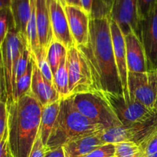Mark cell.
I'll use <instances>...</instances> for the list:
<instances>
[{
  "mask_svg": "<svg viewBox=\"0 0 157 157\" xmlns=\"http://www.w3.org/2000/svg\"><path fill=\"white\" fill-rule=\"evenodd\" d=\"M114 154L115 145L107 144L98 147L84 157H114Z\"/></svg>",
  "mask_w": 157,
  "mask_h": 157,
  "instance_id": "obj_32",
  "label": "cell"
},
{
  "mask_svg": "<svg viewBox=\"0 0 157 157\" xmlns=\"http://www.w3.org/2000/svg\"><path fill=\"white\" fill-rule=\"evenodd\" d=\"M67 48L56 39H54L48 46L47 49V59L52 68L53 76L62 60L67 57Z\"/></svg>",
  "mask_w": 157,
  "mask_h": 157,
  "instance_id": "obj_22",
  "label": "cell"
},
{
  "mask_svg": "<svg viewBox=\"0 0 157 157\" xmlns=\"http://www.w3.org/2000/svg\"><path fill=\"white\" fill-rule=\"evenodd\" d=\"M1 143V153H0V157H14L12 154L10 148H9L8 140H2Z\"/></svg>",
  "mask_w": 157,
  "mask_h": 157,
  "instance_id": "obj_35",
  "label": "cell"
},
{
  "mask_svg": "<svg viewBox=\"0 0 157 157\" xmlns=\"http://www.w3.org/2000/svg\"><path fill=\"white\" fill-rule=\"evenodd\" d=\"M156 111L157 113V87H156Z\"/></svg>",
  "mask_w": 157,
  "mask_h": 157,
  "instance_id": "obj_39",
  "label": "cell"
},
{
  "mask_svg": "<svg viewBox=\"0 0 157 157\" xmlns=\"http://www.w3.org/2000/svg\"><path fill=\"white\" fill-rule=\"evenodd\" d=\"M145 50L150 71L157 69V6L140 21L139 34Z\"/></svg>",
  "mask_w": 157,
  "mask_h": 157,
  "instance_id": "obj_11",
  "label": "cell"
},
{
  "mask_svg": "<svg viewBox=\"0 0 157 157\" xmlns=\"http://www.w3.org/2000/svg\"><path fill=\"white\" fill-rule=\"evenodd\" d=\"M32 58V53L30 52V49L28 47V44L25 45L21 51L18 60L15 64L13 71V90H15L16 83L20 78H21L23 75L25 73L26 70L29 66V61Z\"/></svg>",
  "mask_w": 157,
  "mask_h": 157,
  "instance_id": "obj_25",
  "label": "cell"
},
{
  "mask_svg": "<svg viewBox=\"0 0 157 157\" xmlns=\"http://www.w3.org/2000/svg\"><path fill=\"white\" fill-rule=\"evenodd\" d=\"M82 9L90 19L110 17V8L104 0H81Z\"/></svg>",
  "mask_w": 157,
  "mask_h": 157,
  "instance_id": "obj_23",
  "label": "cell"
},
{
  "mask_svg": "<svg viewBox=\"0 0 157 157\" xmlns=\"http://www.w3.org/2000/svg\"><path fill=\"white\" fill-rule=\"evenodd\" d=\"M60 104L61 101L42 107L38 136L41 137L42 143L45 147L58 118L60 110Z\"/></svg>",
  "mask_w": 157,
  "mask_h": 157,
  "instance_id": "obj_19",
  "label": "cell"
},
{
  "mask_svg": "<svg viewBox=\"0 0 157 157\" xmlns=\"http://www.w3.org/2000/svg\"><path fill=\"white\" fill-rule=\"evenodd\" d=\"M29 94L33 96L42 105V107L61 100L59 94L58 93L53 84L48 82L41 75L35 61H34L33 75H32V81Z\"/></svg>",
  "mask_w": 157,
  "mask_h": 157,
  "instance_id": "obj_16",
  "label": "cell"
},
{
  "mask_svg": "<svg viewBox=\"0 0 157 157\" xmlns=\"http://www.w3.org/2000/svg\"><path fill=\"white\" fill-rule=\"evenodd\" d=\"M106 3L109 6V7L110 8V6H111V2H112V0H104Z\"/></svg>",
  "mask_w": 157,
  "mask_h": 157,
  "instance_id": "obj_38",
  "label": "cell"
},
{
  "mask_svg": "<svg viewBox=\"0 0 157 157\" xmlns=\"http://www.w3.org/2000/svg\"><path fill=\"white\" fill-rule=\"evenodd\" d=\"M114 145V157H144L140 146L136 143L121 142Z\"/></svg>",
  "mask_w": 157,
  "mask_h": 157,
  "instance_id": "obj_26",
  "label": "cell"
},
{
  "mask_svg": "<svg viewBox=\"0 0 157 157\" xmlns=\"http://www.w3.org/2000/svg\"><path fill=\"white\" fill-rule=\"evenodd\" d=\"M156 87L157 69L146 73L128 72L130 99L139 101L153 111H156Z\"/></svg>",
  "mask_w": 157,
  "mask_h": 157,
  "instance_id": "obj_8",
  "label": "cell"
},
{
  "mask_svg": "<svg viewBox=\"0 0 157 157\" xmlns=\"http://www.w3.org/2000/svg\"><path fill=\"white\" fill-rule=\"evenodd\" d=\"M110 17L116 21L124 35L139 34L138 0H112Z\"/></svg>",
  "mask_w": 157,
  "mask_h": 157,
  "instance_id": "obj_10",
  "label": "cell"
},
{
  "mask_svg": "<svg viewBox=\"0 0 157 157\" xmlns=\"http://www.w3.org/2000/svg\"><path fill=\"white\" fill-rule=\"evenodd\" d=\"M64 9L75 45H85L89 38L90 16L81 7L67 5Z\"/></svg>",
  "mask_w": 157,
  "mask_h": 157,
  "instance_id": "obj_14",
  "label": "cell"
},
{
  "mask_svg": "<svg viewBox=\"0 0 157 157\" xmlns=\"http://www.w3.org/2000/svg\"><path fill=\"white\" fill-rule=\"evenodd\" d=\"M67 69L70 97L77 94L95 91L89 66L77 45L67 49Z\"/></svg>",
  "mask_w": 157,
  "mask_h": 157,
  "instance_id": "obj_7",
  "label": "cell"
},
{
  "mask_svg": "<svg viewBox=\"0 0 157 157\" xmlns=\"http://www.w3.org/2000/svg\"><path fill=\"white\" fill-rule=\"evenodd\" d=\"M33 64L34 60L32 57L25 73L17 81L14 90V101H17L19 98L29 94L30 91L33 75Z\"/></svg>",
  "mask_w": 157,
  "mask_h": 157,
  "instance_id": "obj_24",
  "label": "cell"
},
{
  "mask_svg": "<svg viewBox=\"0 0 157 157\" xmlns=\"http://www.w3.org/2000/svg\"><path fill=\"white\" fill-rule=\"evenodd\" d=\"M45 157H66L63 147L52 150H47Z\"/></svg>",
  "mask_w": 157,
  "mask_h": 157,
  "instance_id": "obj_34",
  "label": "cell"
},
{
  "mask_svg": "<svg viewBox=\"0 0 157 157\" xmlns=\"http://www.w3.org/2000/svg\"><path fill=\"white\" fill-rule=\"evenodd\" d=\"M53 84L61 99L70 97L69 93V79L67 69V57L62 60L58 69L53 76Z\"/></svg>",
  "mask_w": 157,
  "mask_h": 157,
  "instance_id": "obj_21",
  "label": "cell"
},
{
  "mask_svg": "<svg viewBox=\"0 0 157 157\" xmlns=\"http://www.w3.org/2000/svg\"><path fill=\"white\" fill-rule=\"evenodd\" d=\"M104 144L100 137V133H97L71 141L63 148L66 157H84Z\"/></svg>",
  "mask_w": 157,
  "mask_h": 157,
  "instance_id": "obj_18",
  "label": "cell"
},
{
  "mask_svg": "<svg viewBox=\"0 0 157 157\" xmlns=\"http://www.w3.org/2000/svg\"><path fill=\"white\" fill-rule=\"evenodd\" d=\"M99 92L123 126L146 124L157 117L156 111L150 110L136 100L125 98L124 94Z\"/></svg>",
  "mask_w": 157,
  "mask_h": 157,
  "instance_id": "obj_5",
  "label": "cell"
},
{
  "mask_svg": "<svg viewBox=\"0 0 157 157\" xmlns=\"http://www.w3.org/2000/svg\"><path fill=\"white\" fill-rule=\"evenodd\" d=\"M9 110L7 103L1 102L0 107V141L8 140L9 138Z\"/></svg>",
  "mask_w": 157,
  "mask_h": 157,
  "instance_id": "obj_30",
  "label": "cell"
},
{
  "mask_svg": "<svg viewBox=\"0 0 157 157\" xmlns=\"http://www.w3.org/2000/svg\"><path fill=\"white\" fill-rule=\"evenodd\" d=\"M105 130L83 116L75 107L72 96L61 100L60 110L51 136L46 145L47 150L64 147L68 143Z\"/></svg>",
  "mask_w": 157,
  "mask_h": 157,
  "instance_id": "obj_3",
  "label": "cell"
},
{
  "mask_svg": "<svg viewBox=\"0 0 157 157\" xmlns=\"http://www.w3.org/2000/svg\"><path fill=\"white\" fill-rule=\"evenodd\" d=\"M157 6V0H138V16L140 21L147 18Z\"/></svg>",
  "mask_w": 157,
  "mask_h": 157,
  "instance_id": "obj_31",
  "label": "cell"
},
{
  "mask_svg": "<svg viewBox=\"0 0 157 157\" xmlns=\"http://www.w3.org/2000/svg\"><path fill=\"white\" fill-rule=\"evenodd\" d=\"M42 107L29 93L8 105V143L14 157L30 155L38 137Z\"/></svg>",
  "mask_w": 157,
  "mask_h": 157,
  "instance_id": "obj_2",
  "label": "cell"
},
{
  "mask_svg": "<svg viewBox=\"0 0 157 157\" xmlns=\"http://www.w3.org/2000/svg\"><path fill=\"white\" fill-rule=\"evenodd\" d=\"M64 6H75L82 8L81 0H61Z\"/></svg>",
  "mask_w": 157,
  "mask_h": 157,
  "instance_id": "obj_36",
  "label": "cell"
},
{
  "mask_svg": "<svg viewBox=\"0 0 157 157\" xmlns=\"http://www.w3.org/2000/svg\"><path fill=\"white\" fill-rule=\"evenodd\" d=\"M0 43L2 44L9 29L14 25V19L10 8H4L0 9Z\"/></svg>",
  "mask_w": 157,
  "mask_h": 157,
  "instance_id": "obj_28",
  "label": "cell"
},
{
  "mask_svg": "<svg viewBox=\"0 0 157 157\" xmlns=\"http://www.w3.org/2000/svg\"><path fill=\"white\" fill-rule=\"evenodd\" d=\"M110 31L113 41L115 60L122 83L124 96L125 98H130L128 89V66L127 59L125 35L120 29L117 23L110 18Z\"/></svg>",
  "mask_w": 157,
  "mask_h": 157,
  "instance_id": "obj_13",
  "label": "cell"
},
{
  "mask_svg": "<svg viewBox=\"0 0 157 157\" xmlns=\"http://www.w3.org/2000/svg\"><path fill=\"white\" fill-rule=\"evenodd\" d=\"M128 72L146 73L150 71L145 50L141 40L135 32L125 35Z\"/></svg>",
  "mask_w": 157,
  "mask_h": 157,
  "instance_id": "obj_15",
  "label": "cell"
},
{
  "mask_svg": "<svg viewBox=\"0 0 157 157\" xmlns=\"http://www.w3.org/2000/svg\"><path fill=\"white\" fill-rule=\"evenodd\" d=\"M157 130V117L146 124L133 126H118L105 129L100 137L105 144L121 142H133L140 145Z\"/></svg>",
  "mask_w": 157,
  "mask_h": 157,
  "instance_id": "obj_9",
  "label": "cell"
},
{
  "mask_svg": "<svg viewBox=\"0 0 157 157\" xmlns=\"http://www.w3.org/2000/svg\"><path fill=\"white\" fill-rule=\"evenodd\" d=\"M25 37L15 27L9 29L6 39L1 44V71L3 72L7 90V104L14 102L13 71L15 64L24 47L27 45Z\"/></svg>",
  "mask_w": 157,
  "mask_h": 157,
  "instance_id": "obj_6",
  "label": "cell"
},
{
  "mask_svg": "<svg viewBox=\"0 0 157 157\" xmlns=\"http://www.w3.org/2000/svg\"><path fill=\"white\" fill-rule=\"evenodd\" d=\"M72 98L77 110L92 122L104 126L105 129L122 126L99 91L77 94Z\"/></svg>",
  "mask_w": 157,
  "mask_h": 157,
  "instance_id": "obj_4",
  "label": "cell"
},
{
  "mask_svg": "<svg viewBox=\"0 0 157 157\" xmlns=\"http://www.w3.org/2000/svg\"><path fill=\"white\" fill-rule=\"evenodd\" d=\"M11 0H0V9L4 8H10Z\"/></svg>",
  "mask_w": 157,
  "mask_h": 157,
  "instance_id": "obj_37",
  "label": "cell"
},
{
  "mask_svg": "<svg viewBox=\"0 0 157 157\" xmlns=\"http://www.w3.org/2000/svg\"><path fill=\"white\" fill-rule=\"evenodd\" d=\"M10 9L15 29L26 38L27 25L31 15V0H11Z\"/></svg>",
  "mask_w": 157,
  "mask_h": 157,
  "instance_id": "obj_20",
  "label": "cell"
},
{
  "mask_svg": "<svg viewBox=\"0 0 157 157\" xmlns=\"http://www.w3.org/2000/svg\"><path fill=\"white\" fill-rule=\"evenodd\" d=\"M46 151H47L46 147L44 145L41 137L38 134V137L34 144L29 157H45Z\"/></svg>",
  "mask_w": 157,
  "mask_h": 157,
  "instance_id": "obj_33",
  "label": "cell"
},
{
  "mask_svg": "<svg viewBox=\"0 0 157 157\" xmlns=\"http://www.w3.org/2000/svg\"><path fill=\"white\" fill-rule=\"evenodd\" d=\"M35 6L40 48L47 50L52 41L55 39L48 0H35Z\"/></svg>",
  "mask_w": 157,
  "mask_h": 157,
  "instance_id": "obj_17",
  "label": "cell"
},
{
  "mask_svg": "<svg viewBox=\"0 0 157 157\" xmlns=\"http://www.w3.org/2000/svg\"><path fill=\"white\" fill-rule=\"evenodd\" d=\"M89 38L78 46L91 73L95 91L124 94L113 52L110 17L90 20Z\"/></svg>",
  "mask_w": 157,
  "mask_h": 157,
  "instance_id": "obj_1",
  "label": "cell"
},
{
  "mask_svg": "<svg viewBox=\"0 0 157 157\" xmlns=\"http://www.w3.org/2000/svg\"><path fill=\"white\" fill-rule=\"evenodd\" d=\"M140 146L144 157H157V130Z\"/></svg>",
  "mask_w": 157,
  "mask_h": 157,
  "instance_id": "obj_29",
  "label": "cell"
},
{
  "mask_svg": "<svg viewBox=\"0 0 157 157\" xmlns=\"http://www.w3.org/2000/svg\"><path fill=\"white\" fill-rule=\"evenodd\" d=\"M54 37L67 49L75 45L71 34L64 5L61 0H48Z\"/></svg>",
  "mask_w": 157,
  "mask_h": 157,
  "instance_id": "obj_12",
  "label": "cell"
},
{
  "mask_svg": "<svg viewBox=\"0 0 157 157\" xmlns=\"http://www.w3.org/2000/svg\"><path fill=\"white\" fill-rule=\"evenodd\" d=\"M32 57L36 63L43 77L48 82L53 84V73L47 59V50L41 48L37 53L32 55Z\"/></svg>",
  "mask_w": 157,
  "mask_h": 157,
  "instance_id": "obj_27",
  "label": "cell"
}]
</instances>
